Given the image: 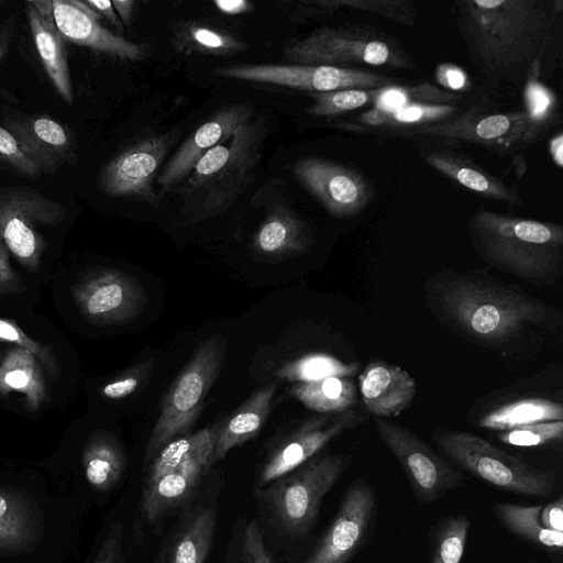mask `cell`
<instances>
[{"label":"cell","mask_w":563,"mask_h":563,"mask_svg":"<svg viewBox=\"0 0 563 563\" xmlns=\"http://www.w3.org/2000/svg\"><path fill=\"white\" fill-rule=\"evenodd\" d=\"M423 294L443 327L501 356H529L563 331L558 309L490 276L443 268L429 276Z\"/></svg>","instance_id":"1"},{"label":"cell","mask_w":563,"mask_h":563,"mask_svg":"<svg viewBox=\"0 0 563 563\" xmlns=\"http://www.w3.org/2000/svg\"><path fill=\"white\" fill-rule=\"evenodd\" d=\"M456 27L492 89L522 91L555 62L562 44V0H457Z\"/></svg>","instance_id":"2"},{"label":"cell","mask_w":563,"mask_h":563,"mask_svg":"<svg viewBox=\"0 0 563 563\" xmlns=\"http://www.w3.org/2000/svg\"><path fill=\"white\" fill-rule=\"evenodd\" d=\"M84 510L55 487L0 479V563H66Z\"/></svg>","instance_id":"3"},{"label":"cell","mask_w":563,"mask_h":563,"mask_svg":"<svg viewBox=\"0 0 563 563\" xmlns=\"http://www.w3.org/2000/svg\"><path fill=\"white\" fill-rule=\"evenodd\" d=\"M476 254L488 266L530 284H555L563 274V227L479 209L468 221Z\"/></svg>","instance_id":"4"},{"label":"cell","mask_w":563,"mask_h":563,"mask_svg":"<svg viewBox=\"0 0 563 563\" xmlns=\"http://www.w3.org/2000/svg\"><path fill=\"white\" fill-rule=\"evenodd\" d=\"M267 134L265 118L253 117L235 129L231 141L201 156L177 189L189 222L219 216L245 191L256 176Z\"/></svg>","instance_id":"5"},{"label":"cell","mask_w":563,"mask_h":563,"mask_svg":"<svg viewBox=\"0 0 563 563\" xmlns=\"http://www.w3.org/2000/svg\"><path fill=\"white\" fill-rule=\"evenodd\" d=\"M283 59L292 64L350 68L351 65L386 66L411 70L412 58L389 34L368 25H324L302 40L291 38Z\"/></svg>","instance_id":"6"},{"label":"cell","mask_w":563,"mask_h":563,"mask_svg":"<svg viewBox=\"0 0 563 563\" xmlns=\"http://www.w3.org/2000/svg\"><path fill=\"white\" fill-rule=\"evenodd\" d=\"M432 440L446 457L499 489L529 497H548L555 488V472L536 468L479 435L437 428Z\"/></svg>","instance_id":"7"},{"label":"cell","mask_w":563,"mask_h":563,"mask_svg":"<svg viewBox=\"0 0 563 563\" xmlns=\"http://www.w3.org/2000/svg\"><path fill=\"white\" fill-rule=\"evenodd\" d=\"M225 352V339L212 335L199 346L173 382L151 433L145 462L155 457L169 441L178 435H186L191 429L202 410L205 397L221 372Z\"/></svg>","instance_id":"8"},{"label":"cell","mask_w":563,"mask_h":563,"mask_svg":"<svg viewBox=\"0 0 563 563\" xmlns=\"http://www.w3.org/2000/svg\"><path fill=\"white\" fill-rule=\"evenodd\" d=\"M394 136L443 143H471L499 155L522 150L542 135L525 109L490 111L473 104L442 122L400 130Z\"/></svg>","instance_id":"9"},{"label":"cell","mask_w":563,"mask_h":563,"mask_svg":"<svg viewBox=\"0 0 563 563\" xmlns=\"http://www.w3.org/2000/svg\"><path fill=\"white\" fill-rule=\"evenodd\" d=\"M350 462L351 459L342 454L314 455L271 482L260 496L286 532L302 536L316 521L323 497Z\"/></svg>","instance_id":"10"},{"label":"cell","mask_w":563,"mask_h":563,"mask_svg":"<svg viewBox=\"0 0 563 563\" xmlns=\"http://www.w3.org/2000/svg\"><path fill=\"white\" fill-rule=\"evenodd\" d=\"M65 207L38 191L13 186L0 188V238L14 257L27 269L38 267L45 242L40 227L63 221Z\"/></svg>","instance_id":"11"},{"label":"cell","mask_w":563,"mask_h":563,"mask_svg":"<svg viewBox=\"0 0 563 563\" xmlns=\"http://www.w3.org/2000/svg\"><path fill=\"white\" fill-rule=\"evenodd\" d=\"M213 74L235 80L288 87L309 92L375 89L397 84L395 78L365 69L301 64H243L217 67Z\"/></svg>","instance_id":"12"},{"label":"cell","mask_w":563,"mask_h":563,"mask_svg":"<svg viewBox=\"0 0 563 563\" xmlns=\"http://www.w3.org/2000/svg\"><path fill=\"white\" fill-rule=\"evenodd\" d=\"M180 132L147 134L109 161L100 172L99 187L108 196L124 197L157 207L161 195L154 189L158 169Z\"/></svg>","instance_id":"13"},{"label":"cell","mask_w":563,"mask_h":563,"mask_svg":"<svg viewBox=\"0 0 563 563\" xmlns=\"http://www.w3.org/2000/svg\"><path fill=\"white\" fill-rule=\"evenodd\" d=\"M375 424L379 438L399 462L420 503H433L463 484V474L411 430L384 418H375Z\"/></svg>","instance_id":"14"},{"label":"cell","mask_w":563,"mask_h":563,"mask_svg":"<svg viewBox=\"0 0 563 563\" xmlns=\"http://www.w3.org/2000/svg\"><path fill=\"white\" fill-rule=\"evenodd\" d=\"M294 177L334 217H352L371 202L374 190L358 170L317 156L291 166Z\"/></svg>","instance_id":"15"},{"label":"cell","mask_w":563,"mask_h":563,"mask_svg":"<svg viewBox=\"0 0 563 563\" xmlns=\"http://www.w3.org/2000/svg\"><path fill=\"white\" fill-rule=\"evenodd\" d=\"M362 422V415L352 408L306 420L271 450L258 473L257 484H269L291 472L317 455L334 438Z\"/></svg>","instance_id":"16"},{"label":"cell","mask_w":563,"mask_h":563,"mask_svg":"<svg viewBox=\"0 0 563 563\" xmlns=\"http://www.w3.org/2000/svg\"><path fill=\"white\" fill-rule=\"evenodd\" d=\"M373 487L358 477L347 488L340 509L303 563H347L362 547L374 518Z\"/></svg>","instance_id":"17"},{"label":"cell","mask_w":563,"mask_h":563,"mask_svg":"<svg viewBox=\"0 0 563 563\" xmlns=\"http://www.w3.org/2000/svg\"><path fill=\"white\" fill-rule=\"evenodd\" d=\"M81 312L92 322L118 323L135 318L146 305L142 285L119 271H99L74 289Z\"/></svg>","instance_id":"18"},{"label":"cell","mask_w":563,"mask_h":563,"mask_svg":"<svg viewBox=\"0 0 563 563\" xmlns=\"http://www.w3.org/2000/svg\"><path fill=\"white\" fill-rule=\"evenodd\" d=\"M255 115V108L249 102H234L213 112L166 163L157 176L161 197L175 189L189 174L195 164L210 148L228 140L235 129Z\"/></svg>","instance_id":"19"},{"label":"cell","mask_w":563,"mask_h":563,"mask_svg":"<svg viewBox=\"0 0 563 563\" xmlns=\"http://www.w3.org/2000/svg\"><path fill=\"white\" fill-rule=\"evenodd\" d=\"M52 21L63 40L122 60L139 62L150 54L147 45L134 43L102 26L100 15L85 1L52 0Z\"/></svg>","instance_id":"20"},{"label":"cell","mask_w":563,"mask_h":563,"mask_svg":"<svg viewBox=\"0 0 563 563\" xmlns=\"http://www.w3.org/2000/svg\"><path fill=\"white\" fill-rule=\"evenodd\" d=\"M5 128L18 139L43 174L54 175L74 157L69 130L47 115L32 114L8 120Z\"/></svg>","instance_id":"21"},{"label":"cell","mask_w":563,"mask_h":563,"mask_svg":"<svg viewBox=\"0 0 563 563\" xmlns=\"http://www.w3.org/2000/svg\"><path fill=\"white\" fill-rule=\"evenodd\" d=\"M124 455L119 444L107 435L95 437L82 451L79 475L64 496L86 509L93 496L107 495L124 472Z\"/></svg>","instance_id":"22"},{"label":"cell","mask_w":563,"mask_h":563,"mask_svg":"<svg viewBox=\"0 0 563 563\" xmlns=\"http://www.w3.org/2000/svg\"><path fill=\"white\" fill-rule=\"evenodd\" d=\"M419 153L430 167L454 183L492 200L509 206L522 205L517 190L464 154L437 143L421 145Z\"/></svg>","instance_id":"23"},{"label":"cell","mask_w":563,"mask_h":563,"mask_svg":"<svg viewBox=\"0 0 563 563\" xmlns=\"http://www.w3.org/2000/svg\"><path fill=\"white\" fill-rule=\"evenodd\" d=\"M358 380L363 405L375 418L399 416L417 394V383L408 372L382 361L367 364Z\"/></svg>","instance_id":"24"},{"label":"cell","mask_w":563,"mask_h":563,"mask_svg":"<svg viewBox=\"0 0 563 563\" xmlns=\"http://www.w3.org/2000/svg\"><path fill=\"white\" fill-rule=\"evenodd\" d=\"M313 244L308 224L288 202L276 201L266 208L265 216L253 238V249L266 260H283L307 253Z\"/></svg>","instance_id":"25"},{"label":"cell","mask_w":563,"mask_h":563,"mask_svg":"<svg viewBox=\"0 0 563 563\" xmlns=\"http://www.w3.org/2000/svg\"><path fill=\"white\" fill-rule=\"evenodd\" d=\"M212 464L213 452L201 453L184 461L153 483L146 484L141 504L146 520L155 521L180 505Z\"/></svg>","instance_id":"26"},{"label":"cell","mask_w":563,"mask_h":563,"mask_svg":"<svg viewBox=\"0 0 563 563\" xmlns=\"http://www.w3.org/2000/svg\"><path fill=\"white\" fill-rule=\"evenodd\" d=\"M277 387V382H269L262 386L227 420L220 422L213 451V463L223 459L231 449L260 433L269 415Z\"/></svg>","instance_id":"27"},{"label":"cell","mask_w":563,"mask_h":563,"mask_svg":"<svg viewBox=\"0 0 563 563\" xmlns=\"http://www.w3.org/2000/svg\"><path fill=\"white\" fill-rule=\"evenodd\" d=\"M25 11L32 38L48 78L62 99L73 104V86L63 37L53 22L43 19L32 5L26 3Z\"/></svg>","instance_id":"28"},{"label":"cell","mask_w":563,"mask_h":563,"mask_svg":"<svg viewBox=\"0 0 563 563\" xmlns=\"http://www.w3.org/2000/svg\"><path fill=\"white\" fill-rule=\"evenodd\" d=\"M11 391L23 394L31 410L38 409L46 396L38 360L19 346L11 349L0 363V394Z\"/></svg>","instance_id":"29"},{"label":"cell","mask_w":563,"mask_h":563,"mask_svg":"<svg viewBox=\"0 0 563 563\" xmlns=\"http://www.w3.org/2000/svg\"><path fill=\"white\" fill-rule=\"evenodd\" d=\"M563 420V405L544 398H521L500 405L477 419L479 428L505 431L527 424Z\"/></svg>","instance_id":"30"},{"label":"cell","mask_w":563,"mask_h":563,"mask_svg":"<svg viewBox=\"0 0 563 563\" xmlns=\"http://www.w3.org/2000/svg\"><path fill=\"white\" fill-rule=\"evenodd\" d=\"M290 394L308 409L320 413L342 412L357 400L354 382L339 376L296 383Z\"/></svg>","instance_id":"31"},{"label":"cell","mask_w":563,"mask_h":563,"mask_svg":"<svg viewBox=\"0 0 563 563\" xmlns=\"http://www.w3.org/2000/svg\"><path fill=\"white\" fill-rule=\"evenodd\" d=\"M216 511L198 509L175 538L167 553V563H205L216 532Z\"/></svg>","instance_id":"32"},{"label":"cell","mask_w":563,"mask_h":563,"mask_svg":"<svg viewBox=\"0 0 563 563\" xmlns=\"http://www.w3.org/2000/svg\"><path fill=\"white\" fill-rule=\"evenodd\" d=\"M173 46L181 54L232 55L249 48L240 37L197 22H186L174 33Z\"/></svg>","instance_id":"33"},{"label":"cell","mask_w":563,"mask_h":563,"mask_svg":"<svg viewBox=\"0 0 563 563\" xmlns=\"http://www.w3.org/2000/svg\"><path fill=\"white\" fill-rule=\"evenodd\" d=\"M492 508L510 532L548 549H562L563 532L549 530L541 523L542 506L495 503Z\"/></svg>","instance_id":"34"},{"label":"cell","mask_w":563,"mask_h":563,"mask_svg":"<svg viewBox=\"0 0 563 563\" xmlns=\"http://www.w3.org/2000/svg\"><path fill=\"white\" fill-rule=\"evenodd\" d=\"M219 427L220 423H217L194 434L181 435L169 441L155 455L145 485L153 483L191 456L213 452Z\"/></svg>","instance_id":"35"},{"label":"cell","mask_w":563,"mask_h":563,"mask_svg":"<svg viewBox=\"0 0 563 563\" xmlns=\"http://www.w3.org/2000/svg\"><path fill=\"white\" fill-rule=\"evenodd\" d=\"M461 101L462 98L459 95L430 84L411 86L393 84L379 88L373 107L389 113L410 103L459 104Z\"/></svg>","instance_id":"36"},{"label":"cell","mask_w":563,"mask_h":563,"mask_svg":"<svg viewBox=\"0 0 563 563\" xmlns=\"http://www.w3.org/2000/svg\"><path fill=\"white\" fill-rule=\"evenodd\" d=\"M356 371L357 365L354 363H344L331 355L312 353L283 365L277 375L290 382L301 383L332 376L346 377Z\"/></svg>","instance_id":"37"},{"label":"cell","mask_w":563,"mask_h":563,"mask_svg":"<svg viewBox=\"0 0 563 563\" xmlns=\"http://www.w3.org/2000/svg\"><path fill=\"white\" fill-rule=\"evenodd\" d=\"M468 530L470 519L465 516L442 518L433 529L430 563H460Z\"/></svg>","instance_id":"38"},{"label":"cell","mask_w":563,"mask_h":563,"mask_svg":"<svg viewBox=\"0 0 563 563\" xmlns=\"http://www.w3.org/2000/svg\"><path fill=\"white\" fill-rule=\"evenodd\" d=\"M462 109L460 104L410 103L393 112H385L384 126L377 131L384 134L424 126L453 118Z\"/></svg>","instance_id":"39"},{"label":"cell","mask_w":563,"mask_h":563,"mask_svg":"<svg viewBox=\"0 0 563 563\" xmlns=\"http://www.w3.org/2000/svg\"><path fill=\"white\" fill-rule=\"evenodd\" d=\"M379 88L344 89L329 92H309L313 103L306 112L313 117H335L345 114L374 102Z\"/></svg>","instance_id":"40"},{"label":"cell","mask_w":563,"mask_h":563,"mask_svg":"<svg viewBox=\"0 0 563 563\" xmlns=\"http://www.w3.org/2000/svg\"><path fill=\"white\" fill-rule=\"evenodd\" d=\"M526 112L536 129L543 134L554 123L556 99L551 90L543 86L539 78L530 79L522 89Z\"/></svg>","instance_id":"41"},{"label":"cell","mask_w":563,"mask_h":563,"mask_svg":"<svg viewBox=\"0 0 563 563\" xmlns=\"http://www.w3.org/2000/svg\"><path fill=\"white\" fill-rule=\"evenodd\" d=\"M497 439L512 446H539L561 441L563 438V420L527 424L505 431H498Z\"/></svg>","instance_id":"42"},{"label":"cell","mask_w":563,"mask_h":563,"mask_svg":"<svg viewBox=\"0 0 563 563\" xmlns=\"http://www.w3.org/2000/svg\"><path fill=\"white\" fill-rule=\"evenodd\" d=\"M339 2L341 8L368 12L408 26L415 25L418 18L411 0H339Z\"/></svg>","instance_id":"43"},{"label":"cell","mask_w":563,"mask_h":563,"mask_svg":"<svg viewBox=\"0 0 563 563\" xmlns=\"http://www.w3.org/2000/svg\"><path fill=\"white\" fill-rule=\"evenodd\" d=\"M123 521L113 519L99 536L86 563H124Z\"/></svg>","instance_id":"44"},{"label":"cell","mask_w":563,"mask_h":563,"mask_svg":"<svg viewBox=\"0 0 563 563\" xmlns=\"http://www.w3.org/2000/svg\"><path fill=\"white\" fill-rule=\"evenodd\" d=\"M0 161L27 178H37L43 175L40 167L26 154L18 139L5 128L0 125Z\"/></svg>","instance_id":"45"},{"label":"cell","mask_w":563,"mask_h":563,"mask_svg":"<svg viewBox=\"0 0 563 563\" xmlns=\"http://www.w3.org/2000/svg\"><path fill=\"white\" fill-rule=\"evenodd\" d=\"M0 341L14 343L30 351L52 376H57V364L52 351L33 341L14 322L0 318Z\"/></svg>","instance_id":"46"},{"label":"cell","mask_w":563,"mask_h":563,"mask_svg":"<svg viewBox=\"0 0 563 563\" xmlns=\"http://www.w3.org/2000/svg\"><path fill=\"white\" fill-rule=\"evenodd\" d=\"M152 366L153 360L151 358L125 371L102 388V395L109 399H121L131 395L150 375Z\"/></svg>","instance_id":"47"},{"label":"cell","mask_w":563,"mask_h":563,"mask_svg":"<svg viewBox=\"0 0 563 563\" xmlns=\"http://www.w3.org/2000/svg\"><path fill=\"white\" fill-rule=\"evenodd\" d=\"M242 558L244 563H274L262 531L254 521H250L243 532Z\"/></svg>","instance_id":"48"},{"label":"cell","mask_w":563,"mask_h":563,"mask_svg":"<svg viewBox=\"0 0 563 563\" xmlns=\"http://www.w3.org/2000/svg\"><path fill=\"white\" fill-rule=\"evenodd\" d=\"M437 81L443 87L442 89L455 90V91H467L471 89V80L461 67L443 63L437 66L435 69Z\"/></svg>","instance_id":"49"},{"label":"cell","mask_w":563,"mask_h":563,"mask_svg":"<svg viewBox=\"0 0 563 563\" xmlns=\"http://www.w3.org/2000/svg\"><path fill=\"white\" fill-rule=\"evenodd\" d=\"M18 277L10 265L9 251L0 238V294L16 290L20 286Z\"/></svg>","instance_id":"50"},{"label":"cell","mask_w":563,"mask_h":563,"mask_svg":"<svg viewBox=\"0 0 563 563\" xmlns=\"http://www.w3.org/2000/svg\"><path fill=\"white\" fill-rule=\"evenodd\" d=\"M540 520L547 529L563 532V499L560 497L542 507Z\"/></svg>","instance_id":"51"},{"label":"cell","mask_w":563,"mask_h":563,"mask_svg":"<svg viewBox=\"0 0 563 563\" xmlns=\"http://www.w3.org/2000/svg\"><path fill=\"white\" fill-rule=\"evenodd\" d=\"M100 18L107 19L117 29L122 30V22L120 21L111 1L86 0L85 1Z\"/></svg>","instance_id":"52"},{"label":"cell","mask_w":563,"mask_h":563,"mask_svg":"<svg viewBox=\"0 0 563 563\" xmlns=\"http://www.w3.org/2000/svg\"><path fill=\"white\" fill-rule=\"evenodd\" d=\"M213 3L219 11L230 15L246 13L254 9V4L245 0H217Z\"/></svg>","instance_id":"53"},{"label":"cell","mask_w":563,"mask_h":563,"mask_svg":"<svg viewBox=\"0 0 563 563\" xmlns=\"http://www.w3.org/2000/svg\"><path fill=\"white\" fill-rule=\"evenodd\" d=\"M111 2H112V5H113L120 21L122 23H124L125 25H129L132 20L135 1H133V0H113Z\"/></svg>","instance_id":"54"},{"label":"cell","mask_w":563,"mask_h":563,"mask_svg":"<svg viewBox=\"0 0 563 563\" xmlns=\"http://www.w3.org/2000/svg\"><path fill=\"white\" fill-rule=\"evenodd\" d=\"M550 153L554 161V163L558 165V167L563 166V136L562 133H559L555 135L551 142H550Z\"/></svg>","instance_id":"55"},{"label":"cell","mask_w":563,"mask_h":563,"mask_svg":"<svg viewBox=\"0 0 563 563\" xmlns=\"http://www.w3.org/2000/svg\"><path fill=\"white\" fill-rule=\"evenodd\" d=\"M5 4V1L4 0H0V8Z\"/></svg>","instance_id":"56"}]
</instances>
